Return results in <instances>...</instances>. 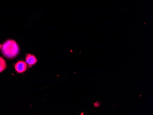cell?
<instances>
[{"label": "cell", "instance_id": "obj_3", "mask_svg": "<svg viewBox=\"0 0 153 115\" xmlns=\"http://www.w3.org/2000/svg\"><path fill=\"white\" fill-rule=\"evenodd\" d=\"M37 62V60L36 56L30 54H27L26 56V62L27 64V67L31 68L32 66L36 64Z\"/></svg>", "mask_w": 153, "mask_h": 115}, {"label": "cell", "instance_id": "obj_6", "mask_svg": "<svg viewBox=\"0 0 153 115\" xmlns=\"http://www.w3.org/2000/svg\"><path fill=\"white\" fill-rule=\"evenodd\" d=\"M1 47H2V45L1 44H0V49H1Z\"/></svg>", "mask_w": 153, "mask_h": 115}, {"label": "cell", "instance_id": "obj_1", "mask_svg": "<svg viewBox=\"0 0 153 115\" xmlns=\"http://www.w3.org/2000/svg\"><path fill=\"white\" fill-rule=\"evenodd\" d=\"M1 52L3 55L9 59L15 58L19 52V47L15 40L8 39L2 45Z\"/></svg>", "mask_w": 153, "mask_h": 115}, {"label": "cell", "instance_id": "obj_2", "mask_svg": "<svg viewBox=\"0 0 153 115\" xmlns=\"http://www.w3.org/2000/svg\"><path fill=\"white\" fill-rule=\"evenodd\" d=\"M15 69L17 73H21L27 69V64L23 61H19L15 65Z\"/></svg>", "mask_w": 153, "mask_h": 115}, {"label": "cell", "instance_id": "obj_4", "mask_svg": "<svg viewBox=\"0 0 153 115\" xmlns=\"http://www.w3.org/2000/svg\"><path fill=\"white\" fill-rule=\"evenodd\" d=\"M7 68L6 62L1 57H0V73L4 71Z\"/></svg>", "mask_w": 153, "mask_h": 115}, {"label": "cell", "instance_id": "obj_5", "mask_svg": "<svg viewBox=\"0 0 153 115\" xmlns=\"http://www.w3.org/2000/svg\"><path fill=\"white\" fill-rule=\"evenodd\" d=\"M93 104L94 107H98L100 105V102L99 101H97V102L94 103Z\"/></svg>", "mask_w": 153, "mask_h": 115}]
</instances>
